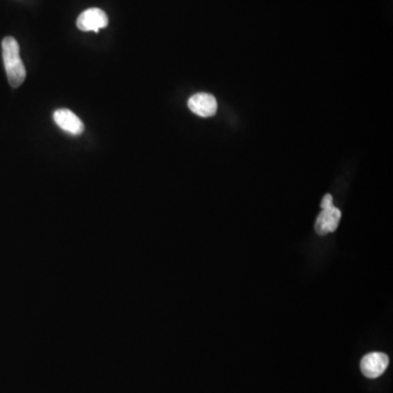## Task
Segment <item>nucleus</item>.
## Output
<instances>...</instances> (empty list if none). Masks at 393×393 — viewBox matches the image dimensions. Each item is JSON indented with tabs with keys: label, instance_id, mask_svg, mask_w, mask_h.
<instances>
[{
	"label": "nucleus",
	"instance_id": "f257e3e1",
	"mask_svg": "<svg viewBox=\"0 0 393 393\" xmlns=\"http://www.w3.org/2000/svg\"><path fill=\"white\" fill-rule=\"evenodd\" d=\"M1 47H3V65L9 84L12 88H19L26 80V70L24 62L21 60L18 42L11 37H5L1 43Z\"/></svg>",
	"mask_w": 393,
	"mask_h": 393
},
{
	"label": "nucleus",
	"instance_id": "f03ea898",
	"mask_svg": "<svg viewBox=\"0 0 393 393\" xmlns=\"http://www.w3.org/2000/svg\"><path fill=\"white\" fill-rule=\"evenodd\" d=\"M109 26V17L105 11L98 8H90L83 11L77 20L78 29L83 32L98 31Z\"/></svg>",
	"mask_w": 393,
	"mask_h": 393
},
{
	"label": "nucleus",
	"instance_id": "7ed1b4c3",
	"mask_svg": "<svg viewBox=\"0 0 393 393\" xmlns=\"http://www.w3.org/2000/svg\"><path fill=\"white\" fill-rule=\"evenodd\" d=\"M389 366V357L385 353L373 352L365 355L360 360V370L365 377H381Z\"/></svg>",
	"mask_w": 393,
	"mask_h": 393
},
{
	"label": "nucleus",
	"instance_id": "20e7f679",
	"mask_svg": "<svg viewBox=\"0 0 393 393\" xmlns=\"http://www.w3.org/2000/svg\"><path fill=\"white\" fill-rule=\"evenodd\" d=\"M341 215V211L334 205L322 209L320 214L316 220L315 228L317 234L324 236L327 234L333 233L334 230H336V228L339 226Z\"/></svg>",
	"mask_w": 393,
	"mask_h": 393
},
{
	"label": "nucleus",
	"instance_id": "39448f33",
	"mask_svg": "<svg viewBox=\"0 0 393 393\" xmlns=\"http://www.w3.org/2000/svg\"><path fill=\"white\" fill-rule=\"evenodd\" d=\"M54 120L60 129L70 135L79 136L84 130L82 120L69 109H62L55 111Z\"/></svg>",
	"mask_w": 393,
	"mask_h": 393
},
{
	"label": "nucleus",
	"instance_id": "423d86ee",
	"mask_svg": "<svg viewBox=\"0 0 393 393\" xmlns=\"http://www.w3.org/2000/svg\"><path fill=\"white\" fill-rule=\"evenodd\" d=\"M188 107L198 116H213L217 113V100L211 94L196 93L189 98Z\"/></svg>",
	"mask_w": 393,
	"mask_h": 393
},
{
	"label": "nucleus",
	"instance_id": "0eeeda50",
	"mask_svg": "<svg viewBox=\"0 0 393 393\" xmlns=\"http://www.w3.org/2000/svg\"><path fill=\"white\" fill-rule=\"evenodd\" d=\"M333 205V198H332L331 194H326L321 202V209H325V208L331 207Z\"/></svg>",
	"mask_w": 393,
	"mask_h": 393
}]
</instances>
